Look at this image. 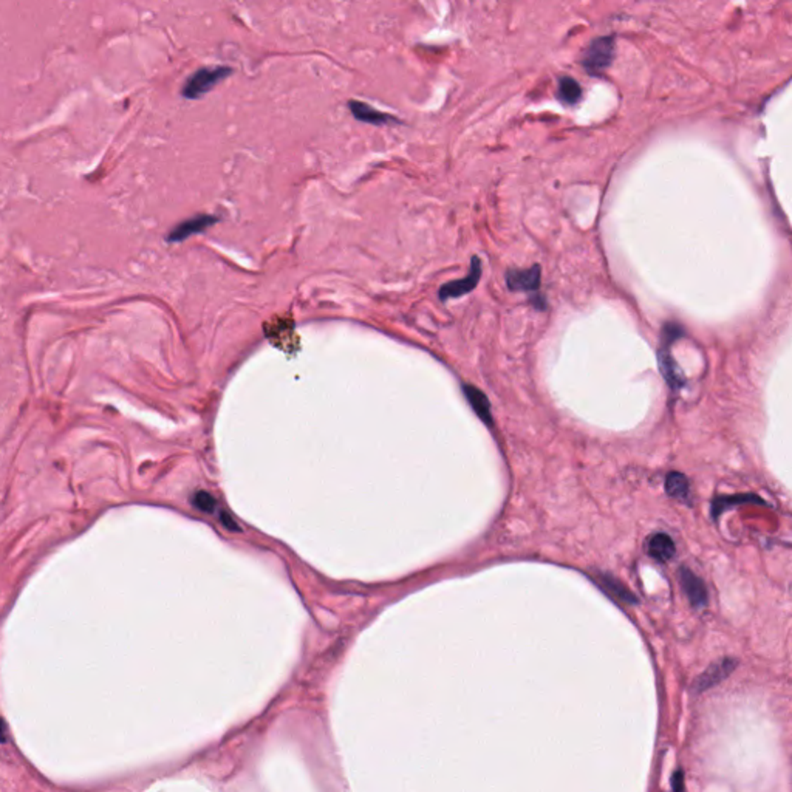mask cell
I'll return each mask as SVG.
<instances>
[{
	"instance_id": "16",
	"label": "cell",
	"mask_w": 792,
	"mask_h": 792,
	"mask_svg": "<svg viewBox=\"0 0 792 792\" xmlns=\"http://www.w3.org/2000/svg\"><path fill=\"white\" fill-rule=\"evenodd\" d=\"M684 789V777H682V772H677L673 775V791L675 792H682Z\"/></svg>"
},
{
	"instance_id": "8",
	"label": "cell",
	"mask_w": 792,
	"mask_h": 792,
	"mask_svg": "<svg viewBox=\"0 0 792 792\" xmlns=\"http://www.w3.org/2000/svg\"><path fill=\"white\" fill-rule=\"evenodd\" d=\"M348 107H350L352 115L355 116V118L358 121H362V122L375 124V126H385V124H389V122H398L392 115L379 112L371 106H369L366 103H361V101L352 99L350 103H348Z\"/></svg>"
},
{
	"instance_id": "3",
	"label": "cell",
	"mask_w": 792,
	"mask_h": 792,
	"mask_svg": "<svg viewBox=\"0 0 792 792\" xmlns=\"http://www.w3.org/2000/svg\"><path fill=\"white\" fill-rule=\"evenodd\" d=\"M217 222H219V219H217L215 215H211V214L193 215V217H191V219L178 223L177 226L169 232L166 240L169 243L184 242V240H188L189 237L201 234V232H205L206 229L214 226Z\"/></svg>"
},
{
	"instance_id": "14",
	"label": "cell",
	"mask_w": 792,
	"mask_h": 792,
	"mask_svg": "<svg viewBox=\"0 0 792 792\" xmlns=\"http://www.w3.org/2000/svg\"><path fill=\"white\" fill-rule=\"evenodd\" d=\"M744 500H758L757 497L754 495H727V497H720L715 502H713V508L712 512L713 516H720L721 512L726 511L729 506H732V504H740V503H746Z\"/></svg>"
},
{
	"instance_id": "2",
	"label": "cell",
	"mask_w": 792,
	"mask_h": 792,
	"mask_svg": "<svg viewBox=\"0 0 792 792\" xmlns=\"http://www.w3.org/2000/svg\"><path fill=\"white\" fill-rule=\"evenodd\" d=\"M613 58H615V39L603 36L596 39L588 46L582 56V65L592 76H601L611 65Z\"/></svg>"
},
{
	"instance_id": "17",
	"label": "cell",
	"mask_w": 792,
	"mask_h": 792,
	"mask_svg": "<svg viewBox=\"0 0 792 792\" xmlns=\"http://www.w3.org/2000/svg\"><path fill=\"white\" fill-rule=\"evenodd\" d=\"M222 522L224 523V526H226V528H228V530H232V531H238L237 525H236L234 522H232V518H231V517H229L228 514H223V516H222Z\"/></svg>"
},
{
	"instance_id": "6",
	"label": "cell",
	"mask_w": 792,
	"mask_h": 792,
	"mask_svg": "<svg viewBox=\"0 0 792 792\" xmlns=\"http://www.w3.org/2000/svg\"><path fill=\"white\" fill-rule=\"evenodd\" d=\"M735 667H736V661L731 658H724L721 659V661L712 664L709 669L701 673L695 681V690L696 692H704V690L720 684L721 681H724L729 675L735 670Z\"/></svg>"
},
{
	"instance_id": "13",
	"label": "cell",
	"mask_w": 792,
	"mask_h": 792,
	"mask_svg": "<svg viewBox=\"0 0 792 792\" xmlns=\"http://www.w3.org/2000/svg\"><path fill=\"white\" fill-rule=\"evenodd\" d=\"M582 96V89L577 81L573 77H562L558 82V98L565 104H576Z\"/></svg>"
},
{
	"instance_id": "7",
	"label": "cell",
	"mask_w": 792,
	"mask_h": 792,
	"mask_svg": "<svg viewBox=\"0 0 792 792\" xmlns=\"http://www.w3.org/2000/svg\"><path fill=\"white\" fill-rule=\"evenodd\" d=\"M506 283L511 291L537 293L540 288V267L530 269H511L506 273Z\"/></svg>"
},
{
	"instance_id": "11",
	"label": "cell",
	"mask_w": 792,
	"mask_h": 792,
	"mask_svg": "<svg viewBox=\"0 0 792 792\" xmlns=\"http://www.w3.org/2000/svg\"><path fill=\"white\" fill-rule=\"evenodd\" d=\"M596 580H597V584L601 585L603 592L611 594L613 597H615V599H618L620 602H625V603H636L634 594L628 592V589L622 584H620L618 579L613 577L611 574H605V573L597 574Z\"/></svg>"
},
{
	"instance_id": "18",
	"label": "cell",
	"mask_w": 792,
	"mask_h": 792,
	"mask_svg": "<svg viewBox=\"0 0 792 792\" xmlns=\"http://www.w3.org/2000/svg\"><path fill=\"white\" fill-rule=\"evenodd\" d=\"M6 741V726H5V721L0 718V743H5Z\"/></svg>"
},
{
	"instance_id": "5",
	"label": "cell",
	"mask_w": 792,
	"mask_h": 792,
	"mask_svg": "<svg viewBox=\"0 0 792 792\" xmlns=\"http://www.w3.org/2000/svg\"><path fill=\"white\" fill-rule=\"evenodd\" d=\"M678 574H679V584L682 589H684L686 596L689 597L690 603H692V607L695 608L705 607L709 597L703 579L698 577L692 570L686 568V566H682Z\"/></svg>"
},
{
	"instance_id": "1",
	"label": "cell",
	"mask_w": 792,
	"mask_h": 792,
	"mask_svg": "<svg viewBox=\"0 0 792 792\" xmlns=\"http://www.w3.org/2000/svg\"><path fill=\"white\" fill-rule=\"evenodd\" d=\"M232 73V68L224 65H215V67H203L198 68L197 72H193L183 85V96L188 99H198L206 93L211 91L217 84H220L223 79Z\"/></svg>"
},
{
	"instance_id": "12",
	"label": "cell",
	"mask_w": 792,
	"mask_h": 792,
	"mask_svg": "<svg viewBox=\"0 0 792 792\" xmlns=\"http://www.w3.org/2000/svg\"><path fill=\"white\" fill-rule=\"evenodd\" d=\"M665 492L667 495H670L672 499H677L681 502L689 500L690 483L684 473L670 472L665 478Z\"/></svg>"
},
{
	"instance_id": "9",
	"label": "cell",
	"mask_w": 792,
	"mask_h": 792,
	"mask_svg": "<svg viewBox=\"0 0 792 792\" xmlns=\"http://www.w3.org/2000/svg\"><path fill=\"white\" fill-rule=\"evenodd\" d=\"M647 553L651 558H655V561L665 563L670 561L675 553H677V547H675V542L672 540L670 535H667L664 532H658L649 539Z\"/></svg>"
},
{
	"instance_id": "15",
	"label": "cell",
	"mask_w": 792,
	"mask_h": 792,
	"mask_svg": "<svg viewBox=\"0 0 792 792\" xmlns=\"http://www.w3.org/2000/svg\"><path fill=\"white\" fill-rule=\"evenodd\" d=\"M192 503L197 509L207 512V514H212V512L215 511L214 497L209 495L207 492H203V491L196 492V495H193V499H192Z\"/></svg>"
},
{
	"instance_id": "4",
	"label": "cell",
	"mask_w": 792,
	"mask_h": 792,
	"mask_svg": "<svg viewBox=\"0 0 792 792\" xmlns=\"http://www.w3.org/2000/svg\"><path fill=\"white\" fill-rule=\"evenodd\" d=\"M481 277V262L478 257H473L472 263H471V271L469 274L466 276L464 279H460V281H454V282H449L446 285H442L440 288L438 296L442 302H446L449 299H456V298H461L464 294L471 293L473 288H475L478 281Z\"/></svg>"
},
{
	"instance_id": "10",
	"label": "cell",
	"mask_w": 792,
	"mask_h": 792,
	"mask_svg": "<svg viewBox=\"0 0 792 792\" xmlns=\"http://www.w3.org/2000/svg\"><path fill=\"white\" fill-rule=\"evenodd\" d=\"M464 395L468 398L471 407L478 415L481 421H485L487 426H492V415H491V404L486 398L483 392H480L477 387L464 385Z\"/></svg>"
}]
</instances>
